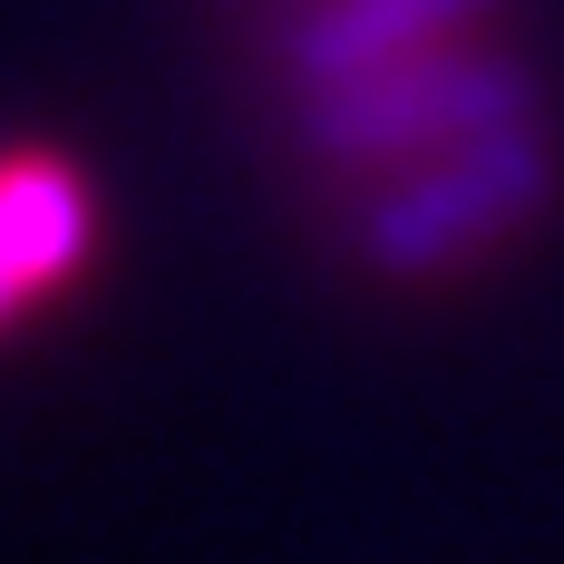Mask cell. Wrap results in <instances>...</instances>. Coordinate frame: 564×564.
Returning a JSON list of instances; mask_svg holds the SVG:
<instances>
[{"label": "cell", "mask_w": 564, "mask_h": 564, "mask_svg": "<svg viewBox=\"0 0 564 564\" xmlns=\"http://www.w3.org/2000/svg\"><path fill=\"white\" fill-rule=\"evenodd\" d=\"M555 205H564V127L545 108L322 215V243L370 292H457V282H487L525 234H545Z\"/></svg>", "instance_id": "1"}, {"label": "cell", "mask_w": 564, "mask_h": 564, "mask_svg": "<svg viewBox=\"0 0 564 564\" xmlns=\"http://www.w3.org/2000/svg\"><path fill=\"white\" fill-rule=\"evenodd\" d=\"M108 253V195L78 147L0 137V340L50 322Z\"/></svg>", "instance_id": "2"}]
</instances>
